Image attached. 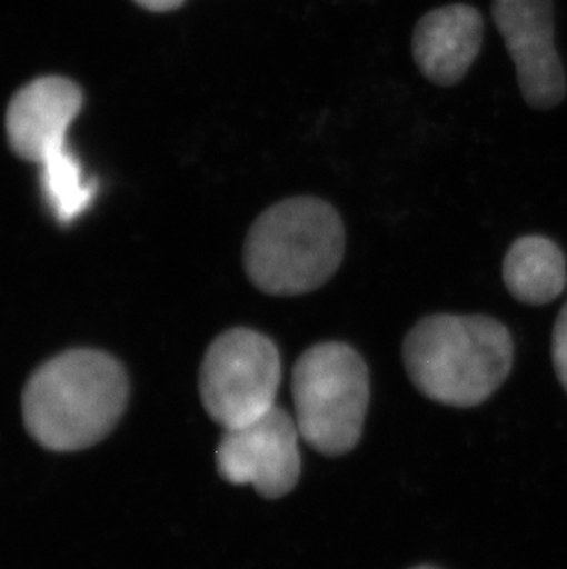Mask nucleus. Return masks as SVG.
<instances>
[{"label":"nucleus","instance_id":"f257e3e1","mask_svg":"<svg viewBox=\"0 0 567 569\" xmlns=\"http://www.w3.org/2000/svg\"><path fill=\"white\" fill-rule=\"evenodd\" d=\"M128 397V377L113 356L69 350L30 377L22 419L33 441L47 450H86L113 431Z\"/></svg>","mask_w":567,"mask_h":569},{"label":"nucleus","instance_id":"f03ea898","mask_svg":"<svg viewBox=\"0 0 567 569\" xmlns=\"http://www.w3.org/2000/svg\"><path fill=\"white\" fill-rule=\"evenodd\" d=\"M404 366L424 397L451 408H474L510 375L509 330L487 316L424 317L404 339Z\"/></svg>","mask_w":567,"mask_h":569},{"label":"nucleus","instance_id":"7ed1b4c3","mask_svg":"<svg viewBox=\"0 0 567 569\" xmlns=\"http://www.w3.org/2000/svg\"><path fill=\"white\" fill-rule=\"evenodd\" d=\"M345 254L341 216L325 199H284L258 216L243 246V268L258 290L302 296L332 279Z\"/></svg>","mask_w":567,"mask_h":569},{"label":"nucleus","instance_id":"20e7f679","mask_svg":"<svg viewBox=\"0 0 567 569\" xmlns=\"http://www.w3.org/2000/svg\"><path fill=\"white\" fill-rule=\"evenodd\" d=\"M295 422L300 439L322 456L354 450L369 409V367L347 343L314 345L291 375Z\"/></svg>","mask_w":567,"mask_h":569},{"label":"nucleus","instance_id":"39448f33","mask_svg":"<svg viewBox=\"0 0 567 569\" xmlns=\"http://www.w3.org/2000/svg\"><path fill=\"white\" fill-rule=\"evenodd\" d=\"M280 380L282 361L277 345L251 328H230L205 355L199 392L210 419L230 430L271 411Z\"/></svg>","mask_w":567,"mask_h":569},{"label":"nucleus","instance_id":"423d86ee","mask_svg":"<svg viewBox=\"0 0 567 569\" xmlns=\"http://www.w3.org/2000/svg\"><path fill=\"white\" fill-rule=\"evenodd\" d=\"M299 439L294 417L275 406L249 425L223 430L216 467L227 483L251 485L262 498L279 500L299 483Z\"/></svg>","mask_w":567,"mask_h":569},{"label":"nucleus","instance_id":"0eeeda50","mask_svg":"<svg viewBox=\"0 0 567 569\" xmlns=\"http://www.w3.org/2000/svg\"><path fill=\"white\" fill-rule=\"evenodd\" d=\"M493 17L516 64L519 91L535 109L566 97V72L555 47L553 0H494Z\"/></svg>","mask_w":567,"mask_h":569},{"label":"nucleus","instance_id":"6e6552de","mask_svg":"<svg viewBox=\"0 0 567 569\" xmlns=\"http://www.w3.org/2000/svg\"><path fill=\"white\" fill-rule=\"evenodd\" d=\"M83 106L80 87L61 76H44L22 87L6 113L11 150L41 162L67 146V131Z\"/></svg>","mask_w":567,"mask_h":569},{"label":"nucleus","instance_id":"1a4fd4ad","mask_svg":"<svg viewBox=\"0 0 567 569\" xmlns=\"http://www.w3.org/2000/svg\"><path fill=\"white\" fill-rule=\"evenodd\" d=\"M483 17L468 4L431 10L412 33V58L418 70L437 86L459 83L476 61L483 44Z\"/></svg>","mask_w":567,"mask_h":569},{"label":"nucleus","instance_id":"9d476101","mask_svg":"<svg viewBox=\"0 0 567 569\" xmlns=\"http://www.w3.org/2000/svg\"><path fill=\"white\" fill-rule=\"evenodd\" d=\"M504 280L516 301L544 307L560 297L567 284L566 257L546 237H521L504 260Z\"/></svg>","mask_w":567,"mask_h":569},{"label":"nucleus","instance_id":"9b49d317","mask_svg":"<svg viewBox=\"0 0 567 569\" xmlns=\"http://www.w3.org/2000/svg\"><path fill=\"white\" fill-rule=\"evenodd\" d=\"M41 187L56 220L63 226L80 218L97 193V183L86 179L69 146L41 162Z\"/></svg>","mask_w":567,"mask_h":569},{"label":"nucleus","instance_id":"f8f14e48","mask_svg":"<svg viewBox=\"0 0 567 569\" xmlns=\"http://www.w3.org/2000/svg\"><path fill=\"white\" fill-rule=\"evenodd\" d=\"M551 355L555 372L567 392V302L558 313L557 322L553 328Z\"/></svg>","mask_w":567,"mask_h":569},{"label":"nucleus","instance_id":"ddd939ff","mask_svg":"<svg viewBox=\"0 0 567 569\" xmlns=\"http://www.w3.org/2000/svg\"><path fill=\"white\" fill-rule=\"evenodd\" d=\"M135 2L146 8V10L159 11V13L177 10L179 6L185 4V0H135Z\"/></svg>","mask_w":567,"mask_h":569},{"label":"nucleus","instance_id":"4468645a","mask_svg":"<svg viewBox=\"0 0 567 569\" xmlns=\"http://www.w3.org/2000/svg\"><path fill=\"white\" fill-rule=\"evenodd\" d=\"M411 569H439V568H434V566H417V568H411Z\"/></svg>","mask_w":567,"mask_h":569}]
</instances>
